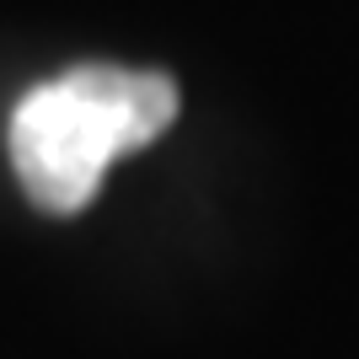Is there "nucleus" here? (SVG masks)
<instances>
[{
	"instance_id": "1",
	"label": "nucleus",
	"mask_w": 359,
	"mask_h": 359,
	"mask_svg": "<svg viewBox=\"0 0 359 359\" xmlns=\"http://www.w3.org/2000/svg\"><path fill=\"white\" fill-rule=\"evenodd\" d=\"M177 118V86L161 70L75 65L32 86L11 113L6 145L22 194L43 215H81L107 166L166 135Z\"/></svg>"
}]
</instances>
